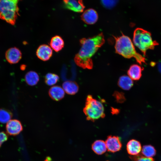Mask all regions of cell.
<instances>
[{"label": "cell", "instance_id": "obj_7", "mask_svg": "<svg viewBox=\"0 0 161 161\" xmlns=\"http://www.w3.org/2000/svg\"><path fill=\"white\" fill-rule=\"evenodd\" d=\"M105 143L108 151L113 153L120 151L122 146L120 139L118 136H109Z\"/></svg>", "mask_w": 161, "mask_h": 161}, {"label": "cell", "instance_id": "obj_3", "mask_svg": "<svg viewBox=\"0 0 161 161\" xmlns=\"http://www.w3.org/2000/svg\"><path fill=\"white\" fill-rule=\"evenodd\" d=\"M133 42L145 55L148 49H153L155 47L158 45L155 41L152 39L151 35L148 31L142 28H137L134 30L133 37Z\"/></svg>", "mask_w": 161, "mask_h": 161}, {"label": "cell", "instance_id": "obj_15", "mask_svg": "<svg viewBox=\"0 0 161 161\" xmlns=\"http://www.w3.org/2000/svg\"><path fill=\"white\" fill-rule=\"evenodd\" d=\"M63 88L66 93L69 95H74L76 94L79 90V86L75 82L66 81L62 84Z\"/></svg>", "mask_w": 161, "mask_h": 161}, {"label": "cell", "instance_id": "obj_26", "mask_svg": "<svg viewBox=\"0 0 161 161\" xmlns=\"http://www.w3.org/2000/svg\"><path fill=\"white\" fill-rule=\"evenodd\" d=\"M136 161H154V160L151 158L141 157L138 158Z\"/></svg>", "mask_w": 161, "mask_h": 161}, {"label": "cell", "instance_id": "obj_25", "mask_svg": "<svg viewBox=\"0 0 161 161\" xmlns=\"http://www.w3.org/2000/svg\"><path fill=\"white\" fill-rule=\"evenodd\" d=\"M115 98L117 101L119 102H123L125 100L124 96L122 94L118 92H116L114 94Z\"/></svg>", "mask_w": 161, "mask_h": 161}, {"label": "cell", "instance_id": "obj_12", "mask_svg": "<svg viewBox=\"0 0 161 161\" xmlns=\"http://www.w3.org/2000/svg\"><path fill=\"white\" fill-rule=\"evenodd\" d=\"M64 89L61 86L55 85L51 87L48 93L49 97L54 100L58 101L62 99L65 95Z\"/></svg>", "mask_w": 161, "mask_h": 161}, {"label": "cell", "instance_id": "obj_4", "mask_svg": "<svg viewBox=\"0 0 161 161\" xmlns=\"http://www.w3.org/2000/svg\"><path fill=\"white\" fill-rule=\"evenodd\" d=\"M20 0H0V18L14 25L19 15L18 4Z\"/></svg>", "mask_w": 161, "mask_h": 161}, {"label": "cell", "instance_id": "obj_16", "mask_svg": "<svg viewBox=\"0 0 161 161\" xmlns=\"http://www.w3.org/2000/svg\"><path fill=\"white\" fill-rule=\"evenodd\" d=\"M129 76L123 75L119 78L118 85L122 89L128 90H129L133 85V80Z\"/></svg>", "mask_w": 161, "mask_h": 161}, {"label": "cell", "instance_id": "obj_8", "mask_svg": "<svg viewBox=\"0 0 161 161\" xmlns=\"http://www.w3.org/2000/svg\"><path fill=\"white\" fill-rule=\"evenodd\" d=\"M7 133L10 135L16 136L23 130V126L21 122L16 119L10 120L6 125Z\"/></svg>", "mask_w": 161, "mask_h": 161}, {"label": "cell", "instance_id": "obj_24", "mask_svg": "<svg viewBox=\"0 0 161 161\" xmlns=\"http://www.w3.org/2000/svg\"><path fill=\"white\" fill-rule=\"evenodd\" d=\"M8 135L5 132H0V147L2 143L8 139Z\"/></svg>", "mask_w": 161, "mask_h": 161}, {"label": "cell", "instance_id": "obj_23", "mask_svg": "<svg viewBox=\"0 0 161 161\" xmlns=\"http://www.w3.org/2000/svg\"><path fill=\"white\" fill-rule=\"evenodd\" d=\"M104 7L107 8H111L115 6L118 0H100Z\"/></svg>", "mask_w": 161, "mask_h": 161}, {"label": "cell", "instance_id": "obj_9", "mask_svg": "<svg viewBox=\"0 0 161 161\" xmlns=\"http://www.w3.org/2000/svg\"><path fill=\"white\" fill-rule=\"evenodd\" d=\"M37 57L43 61L49 60L52 54V49L48 45L44 44L40 46L36 52Z\"/></svg>", "mask_w": 161, "mask_h": 161}, {"label": "cell", "instance_id": "obj_19", "mask_svg": "<svg viewBox=\"0 0 161 161\" xmlns=\"http://www.w3.org/2000/svg\"><path fill=\"white\" fill-rule=\"evenodd\" d=\"M39 77L37 73L34 71H31L27 72L25 76V80L26 83L30 86H33L37 84L39 81Z\"/></svg>", "mask_w": 161, "mask_h": 161}, {"label": "cell", "instance_id": "obj_21", "mask_svg": "<svg viewBox=\"0 0 161 161\" xmlns=\"http://www.w3.org/2000/svg\"><path fill=\"white\" fill-rule=\"evenodd\" d=\"M59 79V77L57 75L49 73L45 77V82L48 86H52L55 84L58 81Z\"/></svg>", "mask_w": 161, "mask_h": 161}, {"label": "cell", "instance_id": "obj_13", "mask_svg": "<svg viewBox=\"0 0 161 161\" xmlns=\"http://www.w3.org/2000/svg\"><path fill=\"white\" fill-rule=\"evenodd\" d=\"M143 68L137 64H133L130 66L127 71L129 76L135 80H139L142 76V73Z\"/></svg>", "mask_w": 161, "mask_h": 161}, {"label": "cell", "instance_id": "obj_22", "mask_svg": "<svg viewBox=\"0 0 161 161\" xmlns=\"http://www.w3.org/2000/svg\"><path fill=\"white\" fill-rule=\"evenodd\" d=\"M142 152L145 157L151 158L155 155L156 151L153 146L150 145H147L143 147Z\"/></svg>", "mask_w": 161, "mask_h": 161}, {"label": "cell", "instance_id": "obj_5", "mask_svg": "<svg viewBox=\"0 0 161 161\" xmlns=\"http://www.w3.org/2000/svg\"><path fill=\"white\" fill-rule=\"evenodd\" d=\"M83 112L86 119L93 122L100 118H103L105 116L102 103L94 98L90 95H88L86 97Z\"/></svg>", "mask_w": 161, "mask_h": 161}, {"label": "cell", "instance_id": "obj_27", "mask_svg": "<svg viewBox=\"0 0 161 161\" xmlns=\"http://www.w3.org/2000/svg\"><path fill=\"white\" fill-rule=\"evenodd\" d=\"M158 66L159 70L161 73V63H159L158 64Z\"/></svg>", "mask_w": 161, "mask_h": 161}, {"label": "cell", "instance_id": "obj_11", "mask_svg": "<svg viewBox=\"0 0 161 161\" xmlns=\"http://www.w3.org/2000/svg\"><path fill=\"white\" fill-rule=\"evenodd\" d=\"M98 18L97 13L95 10L92 9L85 10L81 16L82 20L88 24H94L97 21Z\"/></svg>", "mask_w": 161, "mask_h": 161}, {"label": "cell", "instance_id": "obj_17", "mask_svg": "<svg viewBox=\"0 0 161 161\" xmlns=\"http://www.w3.org/2000/svg\"><path fill=\"white\" fill-rule=\"evenodd\" d=\"M50 45L55 51L58 52L61 50L64 46V42L62 38L59 35L52 37L50 40Z\"/></svg>", "mask_w": 161, "mask_h": 161}, {"label": "cell", "instance_id": "obj_1", "mask_svg": "<svg viewBox=\"0 0 161 161\" xmlns=\"http://www.w3.org/2000/svg\"><path fill=\"white\" fill-rule=\"evenodd\" d=\"M81 48L75 55L74 61L78 66L84 69H91L93 67L92 57L104 43L102 33L94 37L80 40Z\"/></svg>", "mask_w": 161, "mask_h": 161}, {"label": "cell", "instance_id": "obj_14", "mask_svg": "<svg viewBox=\"0 0 161 161\" xmlns=\"http://www.w3.org/2000/svg\"><path fill=\"white\" fill-rule=\"evenodd\" d=\"M127 150L128 153L131 155H137L139 154L141 150L140 143L135 140H131L127 143Z\"/></svg>", "mask_w": 161, "mask_h": 161}, {"label": "cell", "instance_id": "obj_10", "mask_svg": "<svg viewBox=\"0 0 161 161\" xmlns=\"http://www.w3.org/2000/svg\"><path fill=\"white\" fill-rule=\"evenodd\" d=\"M65 7L77 12H81L84 9L82 0H63Z\"/></svg>", "mask_w": 161, "mask_h": 161}, {"label": "cell", "instance_id": "obj_20", "mask_svg": "<svg viewBox=\"0 0 161 161\" xmlns=\"http://www.w3.org/2000/svg\"><path fill=\"white\" fill-rule=\"evenodd\" d=\"M12 115L10 111L4 109H0V123H7L11 120Z\"/></svg>", "mask_w": 161, "mask_h": 161}, {"label": "cell", "instance_id": "obj_18", "mask_svg": "<svg viewBox=\"0 0 161 161\" xmlns=\"http://www.w3.org/2000/svg\"><path fill=\"white\" fill-rule=\"evenodd\" d=\"M92 146L93 151L98 155L103 154L107 149L105 142L101 140L95 141L92 144Z\"/></svg>", "mask_w": 161, "mask_h": 161}, {"label": "cell", "instance_id": "obj_6", "mask_svg": "<svg viewBox=\"0 0 161 161\" xmlns=\"http://www.w3.org/2000/svg\"><path fill=\"white\" fill-rule=\"evenodd\" d=\"M5 57L6 60L9 63L14 64L18 63L22 57L20 50L16 47L10 48L6 52Z\"/></svg>", "mask_w": 161, "mask_h": 161}, {"label": "cell", "instance_id": "obj_2", "mask_svg": "<svg viewBox=\"0 0 161 161\" xmlns=\"http://www.w3.org/2000/svg\"><path fill=\"white\" fill-rule=\"evenodd\" d=\"M114 38L116 53L126 58H134L140 65L145 63V59L136 52L132 41L128 36L123 34L118 37L114 36Z\"/></svg>", "mask_w": 161, "mask_h": 161}]
</instances>
